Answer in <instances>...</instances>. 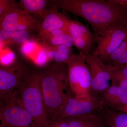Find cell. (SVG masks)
I'll return each instance as SVG.
<instances>
[{"label": "cell", "instance_id": "1", "mask_svg": "<svg viewBox=\"0 0 127 127\" xmlns=\"http://www.w3.org/2000/svg\"><path fill=\"white\" fill-rule=\"evenodd\" d=\"M50 4L81 17L91 26L94 37L116 22L127 24V11L105 0H51Z\"/></svg>", "mask_w": 127, "mask_h": 127}, {"label": "cell", "instance_id": "2", "mask_svg": "<svg viewBox=\"0 0 127 127\" xmlns=\"http://www.w3.org/2000/svg\"><path fill=\"white\" fill-rule=\"evenodd\" d=\"M41 71V88L48 121L59 118L62 108L72 94L68 80V68L64 63L48 65Z\"/></svg>", "mask_w": 127, "mask_h": 127}, {"label": "cell", "instance_id": "3", "mask_svg": "<svg viewBox=\"0 0 127 127\" xmlns=\"http://www.w3.org/2000/svg\"><path fill=\"white\" fill-rule=\"evenodd\" d=\"M14 100L31 114L37 127H49L41 88V71L30 67L26 72Z\"/></svg>", "mask_w": 127, "mask_h": 127}, {"label": "cell", "instance_id": "4", "mask_svg": "<svg viewBox=\"0 0 127 127\" xmlns=\"http://www.w3.org/2000/svg\"><path fill=\"white\" fill-rule=\"evenodd\" d=\"M105 107L100 97L91 92L82 95L72 94L64 105L58 118L88 115H100Z\"/></svg>", "mask_w": 127, "mask_h": 127}, {"label": "cell", "instance_id": "5", "mask_svg": "<svg viewBox=\"0 0 127 127\" xmlns=\"http://www.w3.org/2000/svg\"><path fill=\"white\" fill-rule=\"evenodd\" d=\"M65 63L68 68V82L72 94L82 95L91 93V75L86 55L81 52L73 54Z\"/></svg>", "mask_w": 127, "mask_h": 127}, {"label": "cell", "instance_id": "6", "mask_svg": "<svg viewBox=\"0 0 127 127\" xmlns=\"http://www.w3.org/2000/svg\"><path fill=\"white\" fill-rule=\"evenodd\" d=\"M29 67L23 60L15 59L10 63L0 66V101L13 98Z\"/></svg>", "mask_w": 127, "mask_h": 127}, {"label": "cell", "instance_id": "7", "mask_svg": "<svg viewBox=\"0 0 127 127\" xmlns=\"http://www.w3.org/2000/svg\"><path fill=\"white\" fill-rule=\"evenodd\" d=\"M97 46L93 53L104 57L112 53L122 42L127 40V24L116 22L111 24L99 36L94 37Z\"/></svg>", "mask_w": 127, "mask_h": 127}, {"label": "cell", "instance_id": "8", "mask_svg": "<svg viewBox=\"0 0 127 127\" xmlns=\"http://www.w3.org/2000/svg\"><path fill=\"white\" fill-rule=\"evenodd\" d=\"M0 127H37L32 117L14 98L0 101Z\"/></svg>", "mask_w": 127, "mask_h": 127}, {"label": "cell", "instance_id": "9", "mask_svg": "<svg viewBox=\"0 0 127 127\" xmlns=\"http://www.w3.org/2000/svg\"><path fill=\"white\" fill-rule=\"evenodd\" d=\"M86 57L91 75V91L101 94L110 86L109 82L113 77L116 67L105 64L93 53Z\"/></svg>", "mask_w": 127, "mask_h": 127}, {"label": "cell", "instance_id": "10", "mask_svg": "<svg viewBox=\"0 0 127 127\" xmlns=\"http://www.w3.org/2000/svg\"><path fill=\"white\" fill-rule=\"evenodd\" d=\"M68 30L75 45L80 52L87 55L92 54L95 39L88 28L78 21L70 20Z\"/></svg>", "mask_w": 127, "mask_h": 127}, {"label": "cell", "instance_id": "11", "mask_svg": "<svg viewBox=\"0 0 127 127\" xmlns=\"http://www.w3.org/2000/svg\"><path fill=\"white\" fill-rule=\"evenodd\" d=\"M58 9L55 6L50 4L49 13L42 21L37 32L40 39L54 30H68L70 19L59 12Z\"/></svg>", "mask_w": 127, "mask_h": 127}, {"label": "cell", "instance_id": "12", "mask_svg": "<svg viewBox=\"0 0 127 127\" xmlns=\"http://www.w3.org/2000/svg\"><path fill=\"white\" fill-rule=\"evenodd\" d=\"M100 94L105 106L112 110L120 111L127 104V89L112 85Z\"/></svg>", "mask_w": 127, "mask_h": 127}, {"label": "cell", "instance_id": "13", "mask_svg": "<svg viewBox=\"0 0 127 127\" xmlns=\"http://www.w3.org/2000/svg\"><path fill=\"white\" fill-rule=\"evenodd\" d=\"M50 1L48 0H20L19 2L24 10L37 20L42 21L50 11Z\"/></svg>", "mask_w": 127, "mask_h": 127}, {"label": "cell", "instance_id": "14", "mask_svg": "<svg viewBox=\"0 0 127 127\" xmlns=\"http://www.w3.org/2000/svg\"><path fill=\"white\" fill-rule=\"evenodd\" d=\"M48 47L65 45L71 47L74 45L72 37L68 30L59 29L51 32L40 39Z\"/></svg>", "mask_w": 127, "mask_h": 127}, {"label": "cell", "instance_id": "15", "mask_svg": "<svg viewBox=\"0 0 127 127\" xmlns=\"http://www.w3.org/2000/svg\"><path fill=\"white\" fill-rule=\"evenodd\" d=\"M101 116L107 127H127V113L106 107Z\"/></svg>", "mask_w": 127, "mask_h": 127}, {"label": "cell", "instance_id": "16", "mask_svg": "<svg viewBox=\"0 0 127 127\" xmlns=\"http://www.w3.org/2000/svg\"><path fill=\"white\" fill-rule=\"evenodd\" d=\"M42 22L39 20L18 22L1 21L0 30L7 31H28L32 32L35 31L37 32Z\"/></svg>", "mask_w": 127, "mask_h": 127}, {"label": "cell", "instance_id": "17", "mask_svg": "<svg viewBox=\"0 0 127 127\" xmlns=\"http://www.w3.org/2000/svg\"><path fill=\"white\" fill-rule=\"evenodd\" d=\"M68 127H97L102 122L100 115H88L64 118Z\"/></svg>", "mask_w": 127, "mask_h": 127}, {"label": "cell", "instance_id": "18", "mask_svg": "<svg viewBox=\"0 0 127 127\" xmlns=\"http://www.w3.org/2000/svg\"><path fill=\"white\" fill-rule=\"evenodd\" d=\"M32 32L28 31H7L0 30V41L17 44H23L29 39Z\"/></svg>", "mask_w": 127, "mask_h": 127}, {"label": "cell", "instance_id": "19", "mask_svg": "<svg viewBox=\"0 0 127 127\" xmlns=\"http://www.w3.org/2000/svg\"><path fill=\"white\" fill-rule=\"evenodd\" d=\"M49 48L50 51L48 52L47 56L50 58L54 59L56 63H65L74 54L72 47L65 45H59Z\"/></svg>", "mask_w": 127, "mask_h": 127}, {"label": "cell", "instance_id": "20", "mask_svg": "<svg viewBox=\"0 0 127 127\" xmlns=\"http://www.w3.org/2000/svg\"><path fill=\"white\" fill-rule=\"evenodd\" d=\"M36 20H38L34 18L24 10H21L16 11L0 18V22H18L31 21Z\"/></svg>", "mask_w": 127, "mask_h": 127}, {"label": "cell", "instance_id": "21", "mask_svg": "<svg viewBox=\"0 0 127 127\" xmlns=\"http://www.w3.org/2000/svg\"><path fill=\"white\" fill-rule=\"evenodd\" d=\"M21 10L23 9L19 2L14 0H0V18Z\"/></svg>", "mask_w": 127, "mask_h": 127}, {"label": "cell", "instance_id": "22", "mask_svg": "<svg viewBox=\"0 0 127 127\" xmlns=\"http://www.w3.org/2000/svg\"><path fill=\"white\" fill-rule=\"evenodd\" d=\"M127 52V40L124 41L112 53L104 57H98L105 64L113 65L124 53Z\"/></svg>", "mask_w": 127, "mask_h": 127}, {"label": "cell", "instance_id": "23", "mask_svg": "<svg viewBox=\"0 0 127 127\" xmlns=\"http://www.w3.org/2000/svg\"><path fill=\"white\" fill-rule=\"evenodd\" d=\"M115 67V73L112 80L119 78L127 79V66L124 65L120 67Z\"/></svg>", "mask_w": 127, "mask_h": 127}, {"label": "cell", "instance_id": "24", "mask_svg": "<svg viewBox=\"0 0 127 127\" xmlns=\"http://www.w3.org/2000/svg\"><path fill=\"white\" fill-rule=\"evenodd\" d=\"M49 127H68L67 123L64 118H58L49 121Z\"/></svg>", "mask_w": 127, "mask_h": 127}, {"label": "cell", "instance_id": "25", "mask_svg": "<svg viewBox=\"0 0 127 127\" xmlns=\"http://www.w3.org/2000/svg\"><path fill=\"white\" fill-rule=\"evenodd\" d=\"M111 82L112 85L117 86L124 89H127V79L119 78L112 80Z\"/></svg>", "mask_w": 127, "mask_h": 127}, {"label": "cell", "instance_id": "26", "mask_svg": "<svg viewBox=\"0 0 127 127\" xmlns=\"http://www.w3.org/2000/svg\"><path fill=\"white\" fill-rule=\"evenodd\" d=\"M127 64V52L124 53L119 58L113 66L120 67Z\"/></svg>", "mask_w": 127, "mask_h": 127}, {"label": "cell", "instance_id": "27", "mask_svg": "<svg viewBox=\"0 0 127 127\" xmlns=\"http://www.w3.org/2000/svg\"><path fill=\"white\" fill-rule=\"evenodd\" d=\"M113 4L124 8L127 11V0H108Z\"/></svg>", "mask_w": 127, "mask_h": 127}, {"label": "cell", "instance_id": "28", "mask_svg": "<svg viewBox=\"0 0 127 127\" xmlns=\"http://www.w3.org/2000/svg\"><path fill=\"white\" fill-rule=\"evenodd\" d=\"M97 127H107L106 125V124H105L104 123L103 120L102 122L98 125Z\"/></svg>", "mask_w": 127, "mask_h": 127}, {"label": "cell", "instance_id": "29", "mask_svg": "<svg viewBox=\"0 0 127 127\" xmlns=\"http://www.w3.org/2000/svg\"><path fill=\"white\" fill-rule=\"evenodd\" d=\"M120 112H123L127 113V104L123 108L121 109Z\"/></svg>", "mask_w": 127, "mask_h": 127}, {"label": "cell", "instance_id": "30", "mask_svg": "<svg viewBox=\"0 0 127 127\" xmlns=\"http://www.w3.org/2000/svg\"><path fill=\"white\" fill-rule=\"evenodd\" d=\"M127 65V64H126V65Z\"/></svg>", "mask_w": 127, "mask_h": 127}]
</instances>
